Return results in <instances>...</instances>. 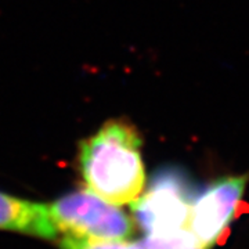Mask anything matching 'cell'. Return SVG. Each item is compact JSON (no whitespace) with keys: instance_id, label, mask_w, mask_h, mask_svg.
Masks as SVG:
<instances>
[{"instance_id":"6da1fadb","label":"cell","mask_w":249,"mask_h":249,"mask_svg":"<svg viewBox=\"0 0 249 249\" xmlns=\"http://www.w3.org/2000/svg\"><path fill=\"white\" fill-rule=\"evenodd\" d=\"M142 137L127 121L112 119L79 144L78 169L86 190L114 205L132 204L145 186Z\"/></svg>"},{"instance_id":"7a4b0ae2","label":"cell","mask_w":249,"mask_h":249,"mask_svg":"<svg viewBox=\"0 0 249 249\" xmlns=\"http://www.w3.org/2000/svg\"><path fill=\"white\" fill-rule=\"evenodd\" d=\"M57 231L76 238L121 241L134 232L132 217L90 191H73L47 205Z\"/></svg>"},{"instance_id":"3957f363","label":"cell","mask_w":249,"mask_h":249,"mask_svg":"<svg viewBox=\"0 0 249 249\" xmlns=\"http://www.w3.org/2000/svg\"><path fill=\"white\" fill-rule=\"evenodd\" d=\"M196 194L176 168L158 170L137 199L132 202L134 222L147 234H162L187 227L190 209Z\"/></svg>"},{"instance_id":"277c9868","label":"cell","mask_w":249,"mask_h":249,"mask_svg":"<svg viewBox=\"0 0 249 249\" xmlns=\"http://www.w3.org/2000/svg\"><path fill=\"white\" fill-rule=\"evenodd\" d=\"M248 180V173L219 178L196 196L190 209L187 229L205 249L213 248L230 226Z\"/></svg>"},{"instance_id":"5b68a950","label":"cell","mask_w":249,"mask_h":249,"mask_svg":"<svg viewBox=\"0 0 249 249\" xmlns=\"http://www.w3.org/2000/svg\"><path fill=\"white\" fill-rule=\"evenodd\" d=\"M0 230L45 240H54L58 232L47 205L31 202L4 193H0Z\"/></svg>"},{"instance_id":"8992f818","label":"cell","mask_w":249,"mask_h":249,"mask_svg":"<svg viewBox=\"0 0 249 249\" xmlns=\"http://www.w3.org/2000/svg\"><path fill=\"white\" fill-rule=\"evenodd\" d=\"M139 244L142 249H205L187 227L162 234H147Z\"/></svg>"},{"instance_id":"52a82bcc","label":"cell","mask_w":249,"mask_h":249,"mask_svg":"<svg viewBox=\"0 0 249 249\" xmlns=\"http://www.w3.org/2000/svg\"><path fill=\"white\" fill-rule=\"evenodd\" d=\"M61 249H142L139 242H106L67 235L60 241Z\"/></svg>"}]
</instances>
